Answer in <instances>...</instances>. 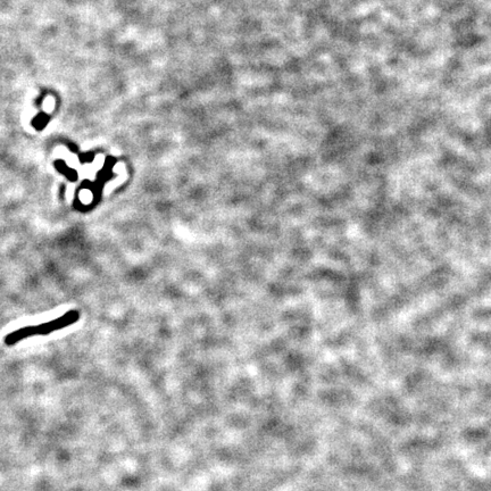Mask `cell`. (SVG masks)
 <instances>
[{"label":"cell","mask_w":491,"mask_h":491,"mask_svg":"<svg viewBox=\"0 0 491 491\" xmlns=\"http://www.w3.org/2000/svg\"><path fill=\"white\" fill-rule=\"evenodd\" d=\"M79 318L80 313L78 311H68L64 315H62V316L55 318L52 321L38 325H29V327H24L22 329H18L14 331V332L7 334V337L5 338V344L7 346H13V344H17L19 341L26 339V338H31L33 336H45V334L52 333L55 331L65 329L68 325L74 324L75 322L79 321Z\"/></svg>","instance_id":"cell-1"}]
</instances>
